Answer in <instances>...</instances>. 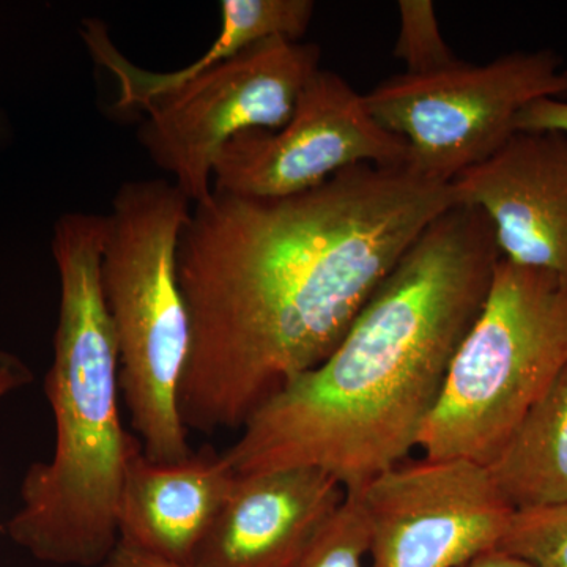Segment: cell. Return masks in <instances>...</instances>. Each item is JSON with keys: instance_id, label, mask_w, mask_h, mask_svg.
Instances as JSON below:
<instances>
[{"instance_id": "obj_1", "label": "cell", "mask_w": 567, "mask_h": 567, "mask_svg": "<svg viewBox=\"0 0 567 567\" xmlns=\"http://www.w3.org/2000/svg\"><path fill=\"white\" fill-rule=\"evenodd\" d=\"M456 204L410 164H360L282 197L212 189L178 244L188 431H240L322 363L425 227Z\"/></svg>"}, {"instance_id": "obj_2", "label": "cell", "mask_w": 567, "mask_h": 567, "mask_svg": "<svg viewBox=\"0 0 567 567\" xmlns=\"http://www.w3.org/2000/svg\"><path fill=\"white\" fill-rule=\"evenodd\" d=\"M502 259L483 212L454 204L369 298L333 352L265 402L224 461L235 475L312 466L347 494L420 445Z\"/></svg>"}, {"instance_id": "obj_3", "label": "cell", "mask_w": 567, "mask_h": 567, "mask_svg": "<svg viewBox=\"0 0 567 567\" xmlns=\"http://www.w3.org/2000/svg\"><path fill=\"white\" fill-rule=\"evenodd\" d=\"M104 223V215L65 213L52 230L61 293L44 394L54 447L25 470L20 506L6 524L11 543L48 565L99 567L110 558L137 442L122 424L117 342L102 287Z\"/></svg>"}, {"instance_id": "obj_4", "label": "cell", "mask_w": 567, "mask_h": 567, "mask_svg": "<svg viewBox=\"0 0 567 567\" xmlns=\"http://www.w3.org/2000/svg\"><path fill=\"white\" fill-rule=\"evenodd\" d=\"M193 204L174 182L122 183L104 215L102 287L118 352V382L144 453H193L181 413L192 320L177 252Z\"/></svg>"}, {"instance_id": "obj_5", "label": "cell", "mask_w": 567, "mask_h": 567, "mask_svg": "<svg viewBox=\"0 0 567 567\" xmlns=\"http://www.w3.org/2000/svg\"><path fill=\"white\" fill-rule=\"evenodd\" d=\"M566 365L567 284L502 257L417 447L491 465Z\"/></svg>"}, {"instance_id": "obj_6", "label": "cell", "mask_w": 567, "mask_h": 567, "mask_svg": "<svg viewBox=\"0 0 567 567\" xmlns=\"http://www.w3.org/2000/svg\"><path fill=\"white\" fill-rule=\"evenodd\" d=\"M567 95L555 52H511L484 65L457 61L380 82L364 102L380 125L409 145V164L451 183L486 162L516 133L517 115L540 99Z\"/></svg>"}, {"instance_id": "obj_7", "label": "cell", "mask_w": 567, "mask_h": 567, "mask_svg": "<svg viewBox=\"0 0 567 567\" xmlns=\"http://www.w3.org/2000/svg\"><path fill=\"white\" fill-rule=\"evenodd\" d=\"M319 70L315 43L271 39L254 44L145 104L142 147L173 175L189 203H200L210 196L213 167L224 145L248 130L286 125Z\"/></svg>"}, {"instance_id": "obj_8", "label": "cell", "mask_w": 567, "mask_h": 567, "mask_svg": "<svg viewBox=\"0 0 567 567\" xmlns=\"http://www.w3.org/2000/svg\"><path fill=\"white\" fill-rule=\"evenodd\" d=\"M369 539V567H462L496 550L514 507L487 466L446 458L395 465L347 494Z\"/></svg>"}, {"instance_id": "obj_9", "label": "cell", "mask_w": 567, "mask_h": 567, "mask_svg": "<svg viewBox=\"0 0 567 567\" xmlns=\"http://www.w3.org/2000/svg\"><path fill=\"white\" fill-rule=\"evenodd\" d=\"M360 164H409V145L375 121L364 95L320 69L278 130H248L216 158L212 189L238 196L282 197L317 188Z\"/></svg>"}, {"instance_id": "obj_10", "label": "cell", "mask_w": 567, "mask_h": 567, "mask_svg": "<svg viewBox=\"0 0 567 567\" xmlns=\"http://www.w3.org/2000/svg\"><path fill=\"white\" fill-rule=\"evenodd\" d=\"M456 204L484 213L503 259L567 284V136L516 132L451 182Z\"/></svg>"}, {"instance_id": "obj_11", "label": "cell", "mask_w": 567, "mask_h": 567, "mask_svg": "<svg viewBox=\"0 0 567 567\" xmlns=\"http://www.w3.org/2000/svg\"><path fill=\"white\" fill-rule=\"evenodd\" d=\"M347 499L312 466L237 475L197 550V567H295Z\"/></svg>"}, {"instance_id": "obj_12", "label": "cell", "mask_w": 567, "mask_h": 567, "mask_svg": "<svg viewBox=\"0 0 567 567\" xmlns=\"http://www.w3.org/2000/svg\"><path fill=\"white\" fill-rule=\"evenodd\" d=\"M235 476L223 454L212 450L181 461H155L137 440L122 488V543L169 561L194 565Z\"/></svg>"}, {"instance_id": "obj_13", "label": "cell", "mask_w": 567, "mask_h": 567, "mask_svg": "<svg viewBox=\"0 0 567 567\" xmlns=\"http://www.w3.org/2000/svg\"><path fill=\"white\" fill-rule=\"evenodd\" d=\"M315 10L311 0H223L221 29L212 47L196 61L167 73L141 69L125 58L100 20L82 21L81 37L93 61L114 74L117 110L141 112L155 96L203 76L254 44L271 39L300 41Z\"/></svg>"}, {"instance_id": "obj_14", "label": "cell", "mask_w": 567, "mask_h": 567, "mask_svg": "<svg viewBox=\"0 0 567 567\" xmlns=\"http://www.w3.org/2000/svg\"><path fill=\"white\" fill-rule=\"evenodd\" d=\"M487 470L516 511L567 505V365Z\"/></svg>"}, {"instance_id": "obj_15", "label": "cell", "mask_w": 567, "mask_h": 567, "mask_svg": "<svg viewBox=\"0 0 567 567\" xmlns=\"http://www.w3.org/2000/svg\"><path fill=\"white\" fill-rule=\"evenodd\" d=\"M498 550L535 567H567V505L514 511Z\"/></svg>"}, {"instance_id": "obj_16", "label": "cell", "mask_w": 567, "mask_h": 567, "mask_svg": "<svg viewBox=\"0 0 567 567\" xmlns=\"http://www.w3.org/2000/svg\"><path fill=\"white\" fill-rule=\"evenodd\" d=\"M394 58L405 63L406 74L432 73L457 61L440 31L432 0L399 2Z\"/></svg>"}, {"instance_id": "obj_17", "label": "cell", "mask_w": 567, "mask_h": 567, "mask_svg": "<svg viewBox=\"0 0 567 567\" xmlns=\"http://www.w3.org/2000/svg\"><path fill=\"white\" fill-rule=\"evenodd\" d=\"M368 554L363 517L357 503L347 496L344 505L295 567H365Z\"/></svg>"}, {"instance_id": "obj_18", "label": "cell", "mask_w": 567, "mask_h": 567, "mask_svg": "<svg viewBox=\"0 0 567 567\" xmlns=\"http://www.w3.org/2000/svg\"><path fill=\"white\" fill-rule=\"evenodd\" d=\"M516 132H557L567 136V102L536 100L517 115Z\"/></svg>"}, {"instance_id": "obj_19", "label": "cell", "mask_w": 567, "mask_h": 567, "mask_svg": "<svg viewBox=\"0 0 567 567\" xmlns=\"http://www.w3.org/2000/svg\"><path fill=\"white\" fill-rule=\"evenodd\" d=\"M33 382L31 368L18 354L0 349V402Z\"/></svg>"}, {"instance_id": "obj_20", "label": "cell", "mask_w": 567, "mask_h": 567, "mask_svg": "<svg viewBox=\"0 0 567 567\" xmlns=\"http://www.w3.org/2000/svg\"><path fill=\"white\" fill-rule=\"evenodd\" d=\"M99 567H197L196 565H183V563L169 561L155 557V555L142 551L140 548L128 546L118 540L117 547L110 555V558Z\"/></svg>"}, {"instance_id": "obj_21", "label": "cell", "mask_w": 567, "mask_h": 567, "mask_svg": "<svg viewBox=\"0 0 567 567\" xmlns=\"http://www.w3.org/2000/svg\"><path fill=\"white\" fill-rule=\"evenodd\" d=\"M466 567H535L525 561V559L514 557V555L506 554V551L492 550L487 554L480 555V557L468 563Z\"/></svg>"}, {"instance_id": "obj_22", "label": "cell", "mask_w": 567, "mask_h": 567, "mask_svg": "<svg viewBox=\"0 0 567 567\" xmlns=\"http://www.w3.org/2000/svg\"><path fill=\"white\" fill-rule=\"evenodd\" d=\"M9 137H10L9 122H7V118L3 117L2 114H0V153H2L3 148H6L7 144H9Z\"/></svg>"}, {"instance_id": "obj_23", "label": "cell", "mask_w": 567, "mask_h": 567, "mask_svg": "<svg viewBox=\"0 0 567 567\" xmlns=\"http://www.w3.org/2000/svg\"><path fill=\"white\" fill-rule=\"evenodd\" d=\"M566 74H567V70H566Z\"/></svg>"}]
</instances>
